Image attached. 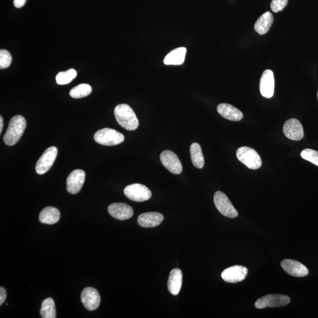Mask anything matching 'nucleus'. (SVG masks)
Segmentation results:
<instances>
[{
    "mask_svg": "<svg viewBox=\"0 0 318 318\" xmlns=\"http://www.w3.org/2000/svg\"><path fill=\"white\" fill-rule=\"evenodd\" d=\"M114 116L119 125L129 131H133L139 125V121L135 111L130 106L120 104L114 109Z\"/></svg>",
    "mask_w": 318,
    "mask_h": 318,
    "instance_id": "1",
    "label": "nucleus"
},
{
    "mask_svg": "<svg viewBox=\"0 0 318 318\" xmlns=\"http://www.w3.org/2000/svg\"><path fill=\"white\" fill-rule=\"evenodd\" d=\"M26 124V119L20 115L12 117L9 122L7 131L3 137L5 144L9 146L16 144L23 135Z\"/></svg>",
    "mask_w": 318,
    "mask_h": 318,
    "instance_id": "2",
    "label": "nucleus"
},
{
    "mask_svg": "<svg viewBox=\"0 0 318 318\" xmlns=\"http://www.w3.org/2000/svg\"><path fill=\"white\" fill-rule=\"evenodd\" d=\"M236 157L238 160L249 169L256 170L262 166V160L260 155L255 149L247 146H244L237 150Z\"/></svg>",
    "mask_w": 318,
    "mask_h": 318,
    "instance_id": "3",
    "label": "nucleus"
},
{
    "mask_svg": "<svg viewBox=\"0 0 318 318\" xmlns=\"http://www.w3.org/2000/svg\"><path fill=\"white\" fill-rule=\"evenodd\" d=\"M94 139L96 142L104 146H116L124 142V136L123 134L117 130L105 128L99 130L95 133Z\"/></svg>",
    "mask_w": 318,
    "mask_h": 318,
    "instance_id": "4",
    "label": "nucleus"
},
{
    "mask_svg": "<svg viewBox=\"0 0 318 318\" xmlns=\"http://www.w3.org/2000/svg\"><path fill=\"white\" fill-rule=\"evenodd\" d=\"M215 207L223 216L235 218L238 216V212L233 207L227 196L222 192L217 191L214 195Z\"/></svg>",
    "mask_w": 318,
    "mask_h": 318,
    "instance_id": "5",
    "label": "nucleus"
},
{
    "mask_svg": "<svg viewBox=\"0 0 318 318\" xmlns=\"http://www.w3.org/2000/svg\"><path fill=\"white\" fill-rule=\"evenodd\" d=\"M124 195L130 200L137 202H142L149 200L152 196L150 189L142 184L135 183L126 187L124 191Z\"/></svg>",
    "mask_w": 318,
    "mask_h": 318,
    "instance_id": "6",
    "label": "nucleus"
},
{
    "mask_svg": "<svg viewBox=\"0 0 318 318\" xmlns=\"http://www.w3.org/2000/svg\"><path fill=\"white\" fill-rule=\"evenodd\" d=\"M291 299L288 296L276 294L267 295L258 299L255 306L258 309L277 308L289 304Z\"/></svg>",
    "mask_w": 318,
    "mask_h": 318,
    "instance_id": "7",
    "label": "nucleus"
},
{
    "mask_svg": "<svg viewBox=\"0 0 318 318\" xmlns=\"http://www.w3.org/2000/svg\"><path fill=\"white\" fill-rule=\"evenodd\" d=\"M58 150L54 146L46 149L37 161L36 171L37 174H45L51 169L57 158Z\"/></svg>",
    "mask_w": 318,
    "mask_h": 318,
    "instance_id": "8",
    "label": "nucleus"
},
{
    "mask_svg": "<svg viewBox=\"0 0 318 318\" xmlns=\"http://www.w3.org/2000/svg\"><path fill=\"white\" fill-rule=\"evenodd\" d=\"M162 164L171 173L179 174L182 172V163L177 156L170 151H164L160 157Z\"/></svg>",
    "mask_w": 318,
    "mask_h": 318,
    "instance_id": "9",
    "label": "nucleus"
},
{
    "mask_svg": "<svg viewBox=\"0 0 318 318\" xmlns=\"http://www.w3.org/2000/svg\"><path fill=\"white\" fill-rule=\"evenodd\" d=\"M283 133L287 138L292 140H300L304 138L303 126L296 118H291L286 121L283 127Z\"/></svg>",
    "mask_w": 318,
    "mask_h": 318,
    "instance_id": "10",
    "label": "nucleus"
},
{
    "mask_svg": "<svg viewBox=\"0 0 318 318\" xmlns=\"http://www.w3.org/2000/svg\"><path fill=\"white\" fill-rule=\"evenodd\" d=\"M248 273V269L241 265H235L224 270L222 273V279L228 283H237L245 280Z\"/></svg>",
    "mask_w": 318,
    "mask_h": 318,
    "instance_id": "11",
    "label": "nucleus"
},
{
    "mask_svg": "<svg viewBox=\"0 0 318 318\" xmlns=\"http://www.w3.org/2000/svg\"><path fill=\"white\" fill-rule=\"evenodd\" d=\"M81 300L84 306L89 311H94L101 304V298L96 289L87 287L83 290L81 294Z\"/></svg>",
    "mask_w": 318,
    "mask_h": 318,
    "instance_id": "12",
    "label": "nucleus"
},
{
    "mask_svg": "<svg viewBox=\"0 0 318 318\" xmlns=\"http://www.w3.org/2000/svg\"><path fill=\"white\" fill-rule=\"evenodd\" d=\"M85 177L86 173L83 170L76 169L73 171L67 177V192L73 195L79 193L85 183Z\"/></svg>",
    "mask_w": 318,
    "mask_h": 318,
    "instance_id": "13",
    "label": "nucleus"
},
{
    "mask_svg": "<svg viewBox=\"0 0 318 318\" xmlns=\"http://www.w3.org/2000/svg\"><path fill=\"white\" fill-rule=\"evenodd\" d=\"M109 214L117 220H124L133 216L134 211L132 207L123 203H114L108 207Z\"/></svg>",
    "mask_w": 318,
    "mask_h": 318,
    "instance_id": "14",
    "label": "nucleus"
},
{
    "mask_svg": "<svg viewBox=\"0 0 318 318\" xmlns=\"http://www.w3.org/2000/svg\"><path fill=\"white\" fill-rule=\"evenodd\" d=\"M275 87V79L273 71L266 70L262 75L260 89L262 96L265 98L270 99L274 94Z\"/></svg>",
    "mask_w": 318,
    "mask_h": 318,
    "instance_id": "15",
    "label": "nucleus"
},
{
    "mask_svg": "<svg viewBox=\"0 0 318 318\" xmlns=\"http://www.w3.org/2000/svg\"><path fill=\"white\" fill-rule=\"evenodd\" d=\"M282 269L287 273L295 277H304L308 275L307 267L299 262L293 260H285L281 263Z\"/></svg>",
    "mask_w": 318,
    "mask_h": 318,
    "instance_id": "16",
    "label": "nucleus"
},
{
    "mask_svg": "<svg viewBox=\"0 0 318 318\" xmlns=\"http://www.w3.org/2000/svg\"><path fill=\"white\" fill-rule=\"evenodd\" d=\"M164 219L163 215L158 212H147L138 217V223L143 227H154L160 224Z\"/></svg>",
    "mask_w": 318,
    "mask_h": 318,
    "instance_id": "17",
    "label": "nucleus"
},
{
    "mask_svg": "<svg viewBox=\"0 0 318 318\" xmlns=\"http://www.w3.org/2000/svg\"><path fill=\"white\" fill-rule=\"evenodd\" d=\"M217 111L226 119L238 121L242 119L244 114L239 109L229 104H221L218 105Z\"/></svg>",
    "mask_w": 318,
    "mask_h": 318,
    "instance_id": "18",
    "label": "nucleus"
},
{
    "mask_svg": "<svg viewBox=\"0 0 318 318\" xmlns=\"http://www.w3.org/2000/svg\"><path fill=\"white\" fill-rule=\"evenodd\" d=\"M183 273L179 269H174L171 271L167 282L168 290L170 294L177 295L182 285Z\"/></svg>",
    "mask_w": 318,
    "mask_h": 318,
    "instance_id": "19",
    "label": "nucleus"
},
{
    "mask_svg": "<svg viewBox=\"0 0 318 318\" xmlns=\"http://www.w3.org/2000/svg\"><path fill=\"white\" fill-rule=\"evenodd\" d=\"M273 23V17L269 11L265 12L258 18L255 24V30L260 35L266 34Z\"/></svg>",
    "mask_w": 318,
    "mask_h": 318,
    "instance_id": "20",
    "label": "nucleus"
},
{
    "mask_svg": "<svg viewBox=\"0 0 318 318\" xmlns=\"http://www.w3.org/2000/svg\"><path fill=\"white\" fill-rule=\"evenodd\" d=\"M60 218V212L57 208L52 207L44 209L39 215L40 222L45 224H54L58 222Z\"/></svg>",
    "mask_w": 318,
    "mask_h": 318,
    "instance_id": "21",
    "label": "nucleus"
},
{
    "mask_svg": "<svg viewBox=\"0 0 318 318\" xmlns=\"http://www.w3.org/2000/svg\"><path fill=\"white\" fill-rule=\"evenodd\" d=\"M187 50L185 48H179L173 50L164 59L166 65H180L185 61Z\"/></svg>",
    "mask_w": 318,
    "mask_h": 318,
    "instance_id": "22",
    "label": "nucleus"
},
{
    "mask_svg": "<svg viewBox=\"0 0 318 318\" xmlns=\"http://www.w3.org/2000/svg\"><path fill=\"white\" fill-rule=\"evenodd\" d=\"M192 161L194 166L198 169H202L205 164V159L201 146L197 143H193L190 148Z\"/></svg>",
    "mask_w": 318,
    "mask_h": 318,
    "instance_id": "23",
    "label": "nucleus"
},
{
    "mask_svg": "<svg viewBox=\"0 0 318 318\" xmlns=\"http://www.w3.org/2000/svg\"><path fill=\"white\" fill-rule=\"evenodd\" d=\"M40 314L43 318H55L56 311L54 301L51 298H47L42 302Z\"/></svg>",
    "mask_w": 318,
    "mask_h": 318,
    "instance_id": "24",
    "label": "nucleus"
},
{
    "mask_svg": "<svg viewBox=\"0 0 318 318\" xmlns=\"http://www.w3.org/2000/svg\"><path fill=\"white\" fill-rule=\"evenodd\" d=\"M92 92V86L88 84L83 83L73 87L70 90V95L74 99H81L90 95Z\"/></svg>",
    "mask_w": 318,
    "mask_h": 318,
    "instance_id": "25",
    "label": "nucleus"
},
{
    "mask_svg": "<svg viewBox=\"0 0 318 318\" xmlns=\"http://www.w3.org/2000/svg\"><path fill=\"white\" fill-rule=\"evenodd\" d=\"M77 71L73 68H71L65 71L58 73L56 76L55 80L58 85H64L70 83L77 76Z\"/></svg>",
    "mask_w": 318,
    "mask_h": 318,
    "instance_id": "26",
    "label": "nucleus"
},
{
    "mask_svg": "<svg viewBox=\"0 0 318 318\" xmlns=\"http://www.w3.org/2000/svg\"><path fill=\"white\" fill-rule=\"evenodd\" d=\"M301 157L318 166V152L311 149H304L301 153Z\"/></svg>",
    "mask_w": 318,
    "mask_h": 318,
    "instance_id": "27",
    "label": "nucleus"
},
{
    "mask_svg": "<svg viewBox=\"0 0 318 318\" xmlns=\"http://www.w3.org/2000/svg\"><path fill=\"white\" fill-rule=\"evenodd\" d=\"M12 57L10 52L6 50L0 51V68L4 69L8 68L11 64Z\"/></svg>",
    "mask_w": 318,
    "mask_h": 318,
    "instance_id": "28",
    "label": "nucleus"
},
{
    "mask_svg": "<svg viewBox=\"0 0 318 318\" xmlns=\"http://www.w3.org/2000/svg\"><path fill=\"white\" fill-rule=\"evenodd\" d=\"M288 0H272L271 2V10L274 12H277L283 10L287 4Z\"/></svg>",
    "mask_w": 318,
    "mask_h": 318,
    "instance_id": "29",
    "label": "nucleus"
},
{
    "mask_svg": "<svg viewBox=\"0 0 318 318\" xmlns=\"http://www.w3.org/2000/svg\"><path fill=\"white\" fill-rule=\"evenodd\" d=\"M6 298H7V292L3 287H1L0 288V305L4 303Z\"/></svg>",
    "mask_w": 318,
    "mask_h": 318,
    "instance_id": "30",
    "label": "nucleus"
},
{
    "mask_svg": "<svg viewBox=\"0 0 318 318\" xmlns=\"http://www.w3.org/2000/svg\"><path fill=\"white\" fill-rule=\"evenodd\" d=\"M27 0H14V5L15 7L20 8L26 4Z\"/></svg>",
    "mask_w": 318,
    "mask_h": 318,
    "instance_id": "31",
    "label": "nucleus"
},
{
    "mask_svg": "<svg viewBox=\"0 0 318 318\" xmlns=\"http://www.w3.org/2000/svg\"><path fill=\"white\" fill-rule=\"evenodd\" d=\"M3 128V119L2 116H0V133H2Z\"/></svg>",
    "mask_w": 318,
    "mask_h": 318,
    "instance_id": "32",
    "label": "nucleus"
},
{
    "mask_svg": "<svg viewBox=\"0 0 318 318\" xmlns=\"http://www.w3.org/2000/svg\"></svg>",
    "mask_w": 318,
    "mask_h": 318,
    "instance_id": "33",
    "label": "nucleus"
}]
</instances>
